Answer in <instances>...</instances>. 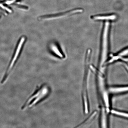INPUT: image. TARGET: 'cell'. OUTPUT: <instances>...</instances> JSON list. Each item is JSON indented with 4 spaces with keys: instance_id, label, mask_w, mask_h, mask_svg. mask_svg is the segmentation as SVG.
Instances as JSON below:
<instances>
[{
    "instance_id": "cell-11",
    "label": "cell",
    "mask_w": 128,
    "mask_h": 128,
    "mask_svg": "<svg viewBox=\"0 0 128 128\" xmlns=\"http://www.w3.org/2000/svg\"><path fill=\"white\" fill-rule=\"evenodd\" d=\"M16 6H17L19 8H21L24 9L26 10H27L28 9V7L26 6L20 5L19 4H16Z\"/></svg>"
},
{
    "instance_id": "cell-13",
    "label": "cell",
    "mask_w": 128,
    "mask_h": 128,
    "mask_svg": "<svg viewBox=\"0 0 128 128\" xmlns=\"http://www.w3.org/2000/svg\"><path fill=\"white\" fill-rule=\"evenodd\" d=\"M125 66L126 68H127V69L128 70V66H127V65H125Z\"/></svg>"
},
{
    "instance_id": "cell-4",
    "label": "cell",
    "mask_w": 128,
    "mask_h": 128,
    "mask_svg": "<svg viewBox=\"0 0 128 128\" xmlns=\"http://www.w3.org/2000/svg\"><path fill=\"white\" fill-rule=\"evenodd\" d=\"M84 11L81 8H76L72 10L67 11L65 12L55 14V15H48L42 16L38 18L39 20H52V19L59 18L64 16L73 15L74 14L82 12Z\"/></svg>"
},
{
    "instance_id": "cell-3",
    "label": "cell",
    "mask_w": 128,
    "mask_h": 128,
    "mask_svg": "<svg viewBox=\"0 0 128 128\" xmlns=\"http://www.w3.org/2000/svg\"><path fill=\"white\" fill-rule=\"evenodd\" d=\"M25 38L24 37H22L21 39L18 47L15 56H14L12 62H11L10 65H9L8 68L7 69L1 80L0 82L1 84H3L4 83H5L7 81L9 76H10L11 74L10 73L12 72L13 68L14 66V64H15L16 61V60L18 56L20 49L21 48L22 46L25 41Z\"/></svg>"
},
{
    "instance_id": "cell-7",
    "label": "cell",
    "mask_w": 128,
    "mask_h": 128,
    "mask_svg": "<svg viewBox=\"0 0 128 128\" xmlns=\"http://www.w3.org/2000/svg\"><path fill=\"white\" fill-rule=\"evenodd\" d=\"M52 49L53 52L58 57L61 58H63L64 57L63 55L59 50L58 48L55 45L52 46Z\"/></svg>"
},
{
    "instance_id": "cell-1",
    "label": "cell",
    "mask_w": 128,
    "mask_h": 128,
    "mask_svg": "<svg viewBox=\"0 0 128 128\" xmlns=\"http://www.w3.org/2000/svg\"><path fill=\"white\" fill-rule=\"evenodd\" d=\"M51 92L50 88L46 84L38 86L32 95L28 98L21 107V110H24L36 106L47 98Z\"/></svg>"
},
{
    "instance_id": "cell-6",
    "label": "cell",
    "mask_w": 128,
    "mask_h": 128,
    "mask_svg": "<svg viewBox=\"0 0 128 128\" xmlns=\"http://www.w3.org/2000/svg\"><path fill=\"white\" fill-rule=\"evenodd\" d=\"M110 91L114 93H118L127 92L128 91V87L112 88L110 89Z\"/></svg>"
},
{
    "instance_id": "cell-9",
    "label": "cell",
    "mask_w": 128,
    "mask_h": 128,
    "mask_svg": "<svg viewBox=\"0 0 128 128\" xmlns=\"http://www.w3.org/2000/svg\"><path fill=\"white\" fill-rule=\"evenodd\" d=\"M117 55V56L119 57H121V56H125L128 55V48L121 51Z\"/></svg>"
},
{
    "instance_id": "cell-10",
    "label": "cell",
    "mask_w": 128,
    "mask_h": 128,
    "mask_svg": "<svg viewBox=\"0 0 128 128\" xmlns=\"http://www.w3.org/2000/svg\"><path fill=\"white\" fill-rule=\"evenodd\" d=\"M0 7H1L2 8H3V9L7 10L9 12H12V11L11 10H10L8 8H6V7H5V6H3L2 4H0Z\"/></svg>"
},
{
    "instance_id": "cell-8",
    "label": "cell",
    "mask_w": 128,
    "mask_h": 128,
    "mask_svg": "<svg viewBox=\"0 0 128 128\" xmlns=\"http://www.w3.org/2000/svg\"><path fill=\"white\" fill-rule=\"evenodd\" d=\"M112 113L114 114L120 116H124V117L128 118V114L122 112H118L113 110L112 111Z\"/></svg>"
},
{
    "instance_id": "cell-5",
    "label": "cell",
    "mask_w": 128,
    "mask_h": 128,
    "mask_svg": "<svg viewBox=\"0 0 128 128\" xmlns=\"http://www.w3.org/2000/svg\"><path fill=\"white\" fill-rule=\"evenodd\" d=\"M116 16L114 14L104 15H95L92 16V18L95 20H116Z\"/></svg>"
},
{
    "instance_id": "cell-2",
    "label": "cell",
    "mask_w": 128,
    "mask_h": 128,
    "mask_svg": "<svg viewBox=\"0 0 128 128\" xmlns=\"http://www.w3.org/2000/svg\"><path fill=\"white\" fill-rule=\"evenodd\" d=\"M110 24L106 22L102 34L100 64L103 65L108 56V34Z\"/></svg>"
},
{
    "instance_id": "cell-12",
    "label": "cell",
    "mask_w": 128,
    "mask_h": 128,
    "mask_svg": "<svg viewBox=\"0 0 128 128\" xmlns=\"http://www.w3.org/2000/svg\"><path fill=\"white\" fill-rule=\"evenodd\" d=\"M16 0H6V3L8 4H10Z\"/></svg>"
}]
</instances>
